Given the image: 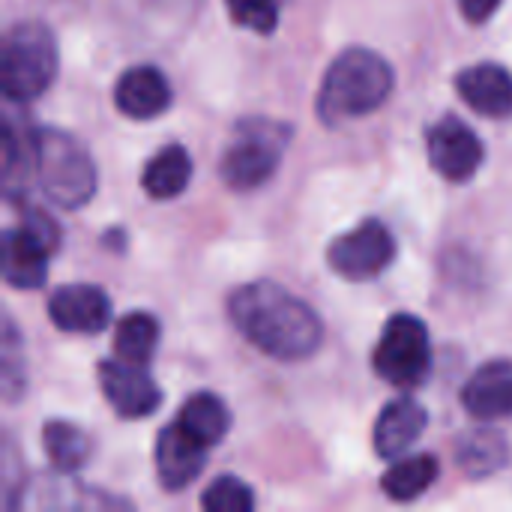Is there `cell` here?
<instances>
[{"mask_svg":"<svg viewBox=\"0 0 512 512\" xmlns=\"http://www.w3.org/2000/svg\"><path fill=\"white\" fill-rule=\"evenodd\" d=\"M228 312L234 327L276 360H303L321 345L318 315L291 291L273 282H252L231 294Z\"/></svg>","mask_w":512,"mask_h":512,"instance_id":"obj_1","label":"cell"},{"mask_svg":"<svg viewBox=\"0 0 512 512\" xmlns=\"http://www.w3.org/2000/svg\"><path fill=\"white\" fill-rule=\"evenodd\" d=\"M393 93L390 63L366 48H351L333 60L318 93V114L327 126H339L378 111Z\"/></svg>","mask_w":512,"mask_h":512,"instance_id":"obj_2","label":"cell"},{"mask_svg":"<svg viewBox=\"0 0 512 512\" xmlns=\"http://www.w3.org/2000/svg\"><path fill=\"white\" fill-rule=\"evenodd\" d=\"M57 75V42L45 24L21 21L3 39L0 84L9 102L36 99Z\"/></svg>","mask_w":512,"mask_h":512,"instance_id":"obj_3","label":"cell"},{"mask_svg":"<svg viewBox=\"0 0 512 512\" xmlns=\"http://www.w3.org/2000/svg\"><path fill=\"white\" fill-rule=\"evenodd\" d=\"M36 180L57 207H81L96 192V165L84 144L57 129L36 132Z\"/></svg>","mask_w":512,"mask_h":512,"instance_id":"obj_4","label":"cell"},{"mask_svg":"<svg viewBox=\"0 0 512 512\" xmlns=\"http://www.w3.org/2000/svg\"><path fill=\"white\" fill-rule=\"evenodd\" d=\"M432 369L429 330L414 315H393L375 348V372L393 387H417Z\"/></svg>","mask_w":512,"mask_h":512,"instance_id":"obj_5","label":"cell"},{"mask_svg":"<svg viewBox=\"0 0 512 512\" xmlns=\"http://www.w3.org/2000/svg\"><path fill=\"white\" fill-rule=\"evenodd\" d=\"M288 141L285 126H273L267 120L243 123L237 129V141L228 147L222 159V177L231 189H255L261 186L279 165L282 147Z\"/></svg>","mask_w":512,"mask_h":512,"instance_id":"obj_6","label":"cell"},{"mask_svg":"<svg viewBox=\"0 0 512 512\" xmlns=\"http://www.w3.org/2000/svg\"><path fill=\"white\" fill-rule=\"evenodd\" d=\"M396 255V240L381 222H363L354 231L333 240L327 261L345 279H375L384 267H390Z\"/></svg>","mask_w":512,"mask_h":512,"instance_id":"obj_7","label":"cell"},{"mask_svg":"<svg viewBox=\"0 0 512 512\" xmlns=\"http://www.w3.org/2000/svg\"><path fill=\"white\" fill-rule=\"evenodd\" d=\"M429 162L441 177L465 183L483 165V141L468 123L444 117L429 129Z\"/></svg>","mask_w":512,"mask_h":512,"instance_id":"obj_8","label":"cell"},{"mask_svg":"<svg viewBox=\"0 0 512 512\" xmlns=\"http://www.w3.org/2000/svg\"><path fill=\"white\" fill-rule=\"evenodd\" d=\"M99 384H102L108 405L126 420L147 417L162 402V393H159L156 381L147 375V369L141 363H129L120 357L105 360L99 366Z\"/></svg>","mask_w":512,"mask_h":512,"instance_id":"obj_9","label":"cell"},{"mask_svg":"<svg viewBox=\"0 0 512 512\" xmlns=\"http://www.w3.org/2000/svg\"><path fill=\"white\" fill-rule=\"evenodd\" d=\"M204 462H207V444H201L195 435H189L180 423L159 432L156 474L168 492H180L192 480H198V474L204 471Z\"/></svg>","mask_w":512,"mask_h":512,"instance_id":"obj_10","label":"cell"},{"mask_svg":"<svg viewBox=\"0 0 512 512\" xmlns=\"http://www.w3.org/2000/svg\"><path fill=\"white\" fill-rule=\"evenodd\" d=\"M48 315L66 333H99L111 321V303L96 285H63L51 294Z\"/></svg>","mask_w":512,"mask_h":512,"instance_id":"obj_11","label":"cell"},{"mask_svg":"<svg viewBox=\"0 0 512 512\" xmlns=\"http://www.w3.org/2000/svg\"><path fill=\"white\" fill-rule=\"evenodd\" d=\"M114 102L126 117L150 120L171 105V84L156 66H132L117 78Z\"/></svg>","mask_w":512,"mask_h":512,"instance_id":"obj_12","label":"cell"},{"mask_svg":"<svg viewBox=\"0 0 512 512\" xmlns=\"http://www.w3.org/2000/svg\"><path fill=\"white\" fill-rule=\"evenodd\" d=\"M426 423H429V414L417 399H411V396L393 399L375 423L378 456H384V459L405 456L420 441V435L426 432Z\"/></svg>","mask_w":512,"mask_h":512,"instance_id":"obj_13","label":"cell"},{"mask_svg":"<svg viewBox=\"0 0 512 512\" xmlns=\"http://www.w3.org/2000/svg\"><path fill=\"white\" fill-rule=\"evenodd\" d=\"M465 408L477 420H501L512 417V363L492 360L480 366L462 390Z\"/></svg>","mask_w":512,"mask_h":512,"instance_id":"obj_14","label":"cell"},{"mask_svg":"<svg viewBox=\"0 0 512 512\" xmlns=\"http://www.w3.org/2000/svg\"><path fill=\"white\" fill-rule=\"evenodd\" d=\"M459 96L483 117H510L512 75L498 63H477L456 78Z\"/></svg>","mask_w":512,"mask_h":512,"instance_id":"obj_15","label":"cell"},{"mask_svg":"<svg viewBox=\"0 0 512 512\" xmlns=\"http://www.w3.org/2000/svg\"><path fill=\"white\" fill-rule=\"evenodd\" d=\"M51 252L36 243L24 228H12L3 237V276L12 288H39L45 282V264Z\"/></svg>","mask_w":512,"mask_h":512,"instance_id":"obj_16","label":"cell"},{"mask_svg":"<svg viewBox=\"0 0 512 512\" xmlns=\"http://www.w3.org/2000/svg\"><path fill=\"white\" fill-rule=\"evenodd\" d=\"M189 177H192V159H189V153L180 144H171V147H162L144 165L141 186H144V192L150 198L168 201V198H177L189 186Z\"/></svg>","mask_w":512,"mask_h":512,"instance_id":"obj_17","label":"cell"},{"mask_svg":"<svg viewBox=\"0 0 512 512\" xmlns=\"http://www.w3.org/2000/svg\"><path fill=\"white\" fill-rule=\"evenodd\" d=\"M177 423H180L189 435H195L201 444L213 447V444H219V441L228 435V429H231V414H228V408H225L222 399H216V396H210V393H198V396H192V399L183 405Z\"/></svg>","mask_w":512,"mask_h":512,"instance_id":"obj_18","label":"cell"},{"mask_svg":"<svg viewBox=\"0 0 512 512\" xmlns=\"http://www.w3.org/2000/svg\"><path fill=\"white\" fill-rule=\"evenodd\" d=\"M435 480H438V459L435 456H408L384 474L381 489L393 501H414Z\"/></svg>","mask_w":512,"mask_h":512,"instance_id":"obj_19","label":"cell"},{"mask_svg":"<svg viewBox=\"0 0 512 512\" xmlns=\"http://www.w3.org/2000/svg\"><path fill=\"white\" fill-rule=\"evenodd\" d=\"M42 444H45V453H48L51 465L60 474H72L90 459V441L72 423H60V420L48 423L42 429Z\"/></svg>","mask_w":512,"mask_h":512,"instance_id":"obj_20","label":"cell"},{"mask_svg":"<svg viewBox=\"0 0 512 512\" xmlns=\"http://www.w3.org/2000/svg\"><path fill=\"white\" fill-rule=\"evenodd\" d=\"M156 342H159V324L144 312H132L120 318L114 330V351L120 360H129V363L147 366L156 351Z\"/></svg>","mask_w":512,"mask_h":512,"instance_id":"obj_21","label":"cell"},{"mask_svg":"<svg viewBox=\"0 0 512 512\" xmlns=\"http://www.w3.org/2000/svg\"><path fill=\"white\" fill-rule=\"evenodd\" d=\"M459 465L471 477H489L507 465V444L498 432H474L459 444Z\"/></svg>","mask_w":512,"mask_h":512,"instance_id":"obj_22","label":"cell"},{"mask_svg":"<svg viewBox=\"0 0 512 512\" xmlns=\"http://www.w3.org/2000/svg\"><path fill=\"white\" fill-rule=\"evenodd\" d=\"M255 504L252 489L237 477H219L201 498V507L210 512H249Z\"/></svg>","mask_w":512,"mask_h":512,"instance_id":"obj_23","label":"cell"},{"mask_svg":"<svg viewBox=\"0 0 512 512\" xmlns=\"http://www.w3.org/2000/svg\"><path fill=\"white\" fill-rule=\"evenodd\" d=\"M225 3L231 18L255 33H270L279 21V0H225Z\"/></svg>","mask_w":512,"mask_h":512,"instance_id":"obj_24","label":"cell"},{"mask_svg":"<svg viewBox=\"0 0 512 512\" xmlns=\"http://www.w3.org/2000/svg\"><path fill=\"white\" fill-rule=\"evenodd\" d=\"M21 228H24L36 243H42L51 255H54V249L60 246V228H57V222H54L48 213H42V210H30V213L21 219Z\"/></svg>","mask_w":512,"mask_h":512,"instance_id":"obj_25","label":"cell"},{"mask_svg":"<svg viewBox=\"0 0 512 512\" xmlns=\"http://www.w3.org/2000/svg\"><path fill=\"white\" fill-rule=\"evenodd\" d=\"M459 6H462V15L468 21L480 24V21H486V18L495 15V9L501 6V0H459Z\"/></svg>","mask_w":512,"mask_h":512,"instance_id":"obj_26","label":"cell"}]
</instances>
